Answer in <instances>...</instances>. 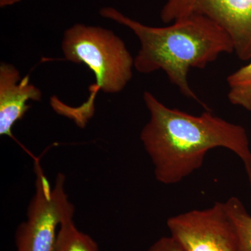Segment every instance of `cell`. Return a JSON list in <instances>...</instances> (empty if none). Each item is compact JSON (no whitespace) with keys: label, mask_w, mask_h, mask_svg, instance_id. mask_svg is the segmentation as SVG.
I'll return each mask as SVG.
<instances>
[{"label":"cell","mask_w":251,"mask_h":251,"mask_svg":"<svg viewBox=\"0 0 251 251\" xmlns=\"http://www.w3.org/2000/svg\"><path fill=\"white\" fill-rule=\"evenodd\" d=\"M150 119L140 133L158 182H181L202 167L213 149H227L237 155L251 186V150L247 130L242 126L216 116L210 110L193 115L171 108L151 92H144Z\"/></svg>","instance_id":"6da1fadb"},{"label":"cell","mask_w":251,"mask_h":251,"mask_svg":"<svg viewBox=\"0 0 251 251\" xmlns=\"http://www.w3.org/2000/svg\"><path fill=\"white\" fill-rule=\"evenodd\" d=\"M99 14L128 27L139 39L135 70L144 74L163 71L182 95L210 110L190 86L188 73L191 69H204L222 54L234 52L232 39L222 27L198 15L180 18L166 27H151L110 6L102 8Z\"/></svg>","instance_id":"7a4b0ae2"},{"label":"cell","mask_w":251,"mask_h":251,"mask_svg":"<svg viewBox=\"0 0 251 251\" xmlns=\"http://www.w3.org/2000/svg\"><path fill=\"white\" fill-rule=\"evenodd\" d=\"M62 50L66 60L85 64L95 75L96 85L85 107L87 114V108L93 111L94 96L99 90L119 93L133 77L134 58L110 29L76 23L64 31Z\"/></svg>","instance_id":"3957f363"},{"label":"cell","mask_w":251,"mask_h":251,"mask_svg":"<svg viewBox=\"0 0 251 251\" xmlns=\"http://www.w3.org/2000/svg\"><path fill=\"white\" fill-rule=\"evenodd\" d=\"M39 162H34L35 193L28 206L27 220L15 233L16 251H53L62 220L75 212L66 192L65 175L58 173L51 187Z\"/></svg>","instance_id":"277c9868"},{"label":"cell","mask_w":251,"mask_h":251,"mask_svg":"<svg viewBox=\"0 0 251 251\" xmlns=\"http://www.w3.org/2000/svg\"><path fill=\"white\" fill-rule=\"evenodd\" d=\"M167 226L184 251H238L237 230L224 202L172 216Z\"/></svg>","instance_id":"5b68a950"},{"label":"cell","mask_w":251,"mask_h":251,"mask_svg":"<svg viewBox=\"0 0 251 251\" xmlns=\"http://www.w3.org/2000/svg\"><path fill=\"white\" fill-rule=\"evenodd\" d=\"M209 18L232 39L234 52L242 61L251 59V0H166L160 18L171 24L186 16Z\"/></svg>","instance_id":"8992f818"},{"label":"cell","mask_w":251,"mask_h":251,"mask_svg":"<svg viewBox=\"0 0 251 251\" xmlns=\"http://www.w3.org/2000/svg\"><path fill=\"white\" fill-rule=\"evenodd\" d=\"M42 92L31 83L29 75L21 77L11 64H0V135L14 138L12 128L30 108L29 100L40 101Z\"/></svg>","instance_id":"52a82bcc"},{"label":"cell","mask_w":251,"mask_h":251,"mask_svg":"<svg viewBox=\"0 0 251 251\" xmlns=\"http://www.w3.org/2000/svg\"><path fill=\"white\" fill-rule=\"evenodd\" d=\"M74 213L62 220L53 251H100L98 244L88 234L79 230L74 224Z\"/></svg>","instance_id":"ba28073f"},{"label":"cell","mask_w":251,"mask_h":251,"mask_svg":"<svg viewBox=\"0 0 251 251\" xmlns=\"http://www.w3.org/2000/svg\"><path fill=\"white\" fill-rule=\"evenodd\" d=\"M227 98L232 105L251 112V59L227 77Z\"/></svg>","instance_id":"9c48e42d"},{"label":"cell","mask_w":251,"mask_h":251,"mask_svg":"<svg viewBox=\"0 0 251 251\" xmlns=\"http://www.w3.org/2000/svg\"><path fill=\"white\" fill-rule=\"evenodd\" d=\"M224 204L237 230L238 251H251V214L238 198H229Z\"/></svg>","instance_id":"30bf717a"},{"label":"cell","mask_w":251,"mask_h":251,"mask_svg":"<svg viewBox=\"0 0 251 251\" xmlns=\"http://www.w3.org/2000/svg\"><path fill=\"white\" fill-rule=\"evenodd\" d=\"M147 251H184L173 237H163L153 243Z\"/></svg>","instance_id":"8fae6325"},{"label":"cell","mask_w":251,"mask_h":251,"mask_svg":"<svg viewBox=\"0 0 251 251\" xmlns=\"http://www.w3.org/2000/svg\"><path fill=\"white\" fill-rule=\"evenodd\" d=\"M22 0H0V7L5 8L21 2Z\"/></svg>","instance_id":"7c38bea8"}]
</instances>
